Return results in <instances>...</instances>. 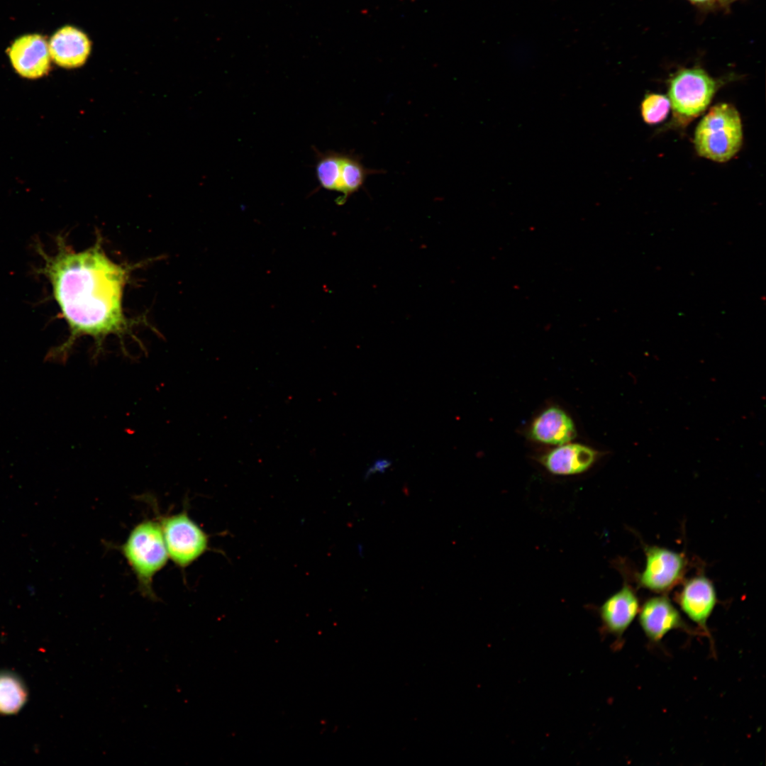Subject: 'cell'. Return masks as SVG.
<instances>
[{"instance_id":"cell-1","label":"cell","mask_w":766,"mask_h":766,"mask_svg":"<svg viewBox=\"0 0 766 766\" xmlns=\"http://www.w3.org/2000/svg\"><path fill=\"white\" fill-rule=\"evenodd\" d=\"M56 245L55 252L50 255L37 245L43 260L38 272L50 281L70 335L48 352L46 360L65 362L75 341L82 336L94 340L96 357L107 336L116 335L122 340L130 331V321L123 306L129 270L107 256L101 238L77 252L60 235Z\"/></svg>"},{"instance_id":"cell-2","label":"cell","mask_w":766,"mask_h":766,"mask_svg":"<svg viewBox=\"0 0 766 766\" xmlns=\"http://www.w3.org/2000/svg\"><path fill=\"white\" fill-rule=\"evenodd\" d=\"M116 548L135 575L141 595L150 601H157L153 579L169 560L157 520L146 518L138 523L126 540Z\"/></svg>"},{"instance_id":"cell-3","label":"cell","mask_w":766,"mask_h":766,"mask_svg":"<svg viewBox=\"0 0 766 766\" xmlns=\"http://www.w3.org/2000/svg\"><path fill=\"white\" fill-rule=\"evenodd\" d=\"M694 141L701 157L718 162L731 159L743 142L742 123L736 109L726 103L711 107L699 123Z\"/></svg>"},{"instance_id":"cell-4","label":"cell","mask_w":766,"mask_h":766,"mask_svg":"<svg viewBox=\"0 0 766 766\" xmlns=\"http://www.w3.org/2000/svg\"><path fill=\"white\" fill-rule=\"evenodd\" d=\"M163 536L169 559L179 568L185 570L207 551L210 535L189 514L188 510L162 514L155 509Z\"/></svg>"},{"instance_id":"cell-5","label":"cell","mask_w":766,"mask_h":766,"mask_svg":"<svg viewBox=\"0 0 766 766\" xmlns=\"http://www.w3.org/2000/svg\"><path fill=\"white\" fill-rule=\"evenodd\" d=\"M716 82L700 67L679 70L670 82L669 100L677 116L693 118L709 104Z\"/></svg>"},{"instance_id":"cell-6","label":"cell","mask_w":766,"mask_h":766,"mask_svg":"<svg viewBox=\"0 0 766 766\" xmlns=\"http://www.w3.org/2000/svg\"><path fill=\"white\" fill-rule=\"evenodd\" d=\"M645 565L636 574L640 588L657 594H667L682 582L687 572V557L665 547L645 545Z\"/></svg>"},{"instance_id":"cell-7","label":"cell","mask_w":766,"mask_h":766,"mask_svg":"<svg viewBox=\"0 0 766 766\" xmlns=\"http://www.w3.org/2000/svg\"><path fill=\"white\" fill-rule=\"evenodd\" d=\"M640 606L635 589L625 580L618 591L595 607L601 622V634L614 637V646L620 647L623 635L638 614Z\"/></svg>"},{"instance_id":"cell-8","label":"cell","mask_w":766,"mask_h":766,"mask_svg":"<svg viewBox=\"0 0 766 766\" xmlns=\"http://www.w3.org/2000/svg\"><path fill=\"white\" fill-rule=\"evenodd\" d=\"M675 600L681 611L711 640L708 621L718 602L713 582L704 574L683 580Z\"/></svg>"},{"instance_id":"cell-9","label":"cell","mask_w":766,"mask_h":766,"mask_svg":"<svg viewBox=\"0 0 766 766\" xmlns=\"http://www.w3.org/2000/svg\"><path fill=\"white\" fill-rule=\"evenodd\" d=\"M638 615L643 632L648 641L653 644L660 643L672 631L694 633L666 594L648 598L640 606Z\"/></svg>"},{"instance_id":"cell-10","label":"cell","mask_w":766,"mask_h":766,"mask_svg":"<svg viewBox=\"0 0 766 766\" xmlns=\"http://www.w3.org/2000/svg\"><path fill=\"white\" fill-rule=\"evenodd\" d=\"M604 455L589 445L571 441L555 446L537 460L552 474L571 476L587 472Z\"/></svg>"},{"instance_id":"cell-11","label":"cell","mask_w":766,"mask_h":766,"mask_svg":"<svg viewBox=\"0 0 766 766\" xmlns=\"http://www.w3.org/2000/svg\"><path fill=\"white\" fill-rule=\"evenodd\" d=\"M16 72L28 79L40 78L50 69L48 43L40 34H28L16 39L7 50Z\"/></svg>"},{"instance_id":"cell-12","label":"cell","mask_w":766,"mask_h":766,"mask_svg":"<svg viewBox=\"0 0 766 766\" xmlns=\"http://www.w3.org/2000/svg\"><path fill=\"white\" fill-rule=\"evenodd\" d=\"M577 431L574 420L565 410L550 406L534 417L528 435L534 442L557 446L572 441Z\"/></svg>"},{"instance_id":"cell-13","label":"cell","mask_w":766,"mask_h":766,"mask_svg":"<svg viewBox=\"0 0 766 766\" xmlns=\"http://www.w3.org/2000/svg\"><path fill=\"white\" fill-rule=\"evenodd\" d=\"M51 59L64 68H76L87 60L91 42L79 29L66 26L57 30L48 43Z\"/></svg>"},{"instance_id":"cell-14","label":"cell","mask_w":766,"mask_h":766,"mask_svg":"<svg viewBox=\"0 0 766 766\" xmlns=\"http://www.w3.org/2000/svg\"><path fill=\"white\" fill-rule=\"evenodd\" d=\"M376 173L380 172L366 168L357 155L343 153L338 191L342 196L338 199V204H343L352 194L358 192L362 188L367 177Z\"/></svg>"},{"instance_id":"cell-15","label":"cell","mask_w":766,"mask_h":766,"mask_svg":"<svg viewBox=\"0 0 766 766\" xmlns=\"http://www.w3.org/2000/svg\"><path fill=\"white\" fill-rule=\"evenodd\" d=\"M27 698L28 691L22 679L11 672L0 671V714H16Z\"/></svg>"},{"instance_id":"cell-16","label":"cell","mask_w":766,"mask_h":766,"mask_svg":"<svg viewBox=\"0 0 766 766\" xmlns=\"http://www.w3.org/2000/svg\"><path fill=\"white\" fill-rule=\"evenodd\" d=\"M342 154L332 151L318 154L316 174L322 188L330 191H338Z\"/></svg>"},{"instance_id":"cell-17","label":"cell","mask_w":766,"mask_h":766,"mask_svg":"<svg viewBox=\"0 0 766 766\" xmlns=\"http://www.w3.org/2000/svg\"><path fill=\"white\" fill-rule=\"evenodd\" d=\"M670 109L667 97L658 94L647 95L641 104L643 120L648 124H655L663 121Z\"/></svg>"},{"instance_id":"cell-18","label":"cell","mask_w":766,"mask_h":766,"mask_svg":"<svg viewBox=\"0 0 766 766\" xmlns=\"http://www.w3.org/2000/svg\"><path fill=\"white\" fill-rule=\"evenodd\" d=\"M392 466V460L384 457L376 459L365 472L364 478L368 479L377 473L385 472Z\"/></svg>"},{"instance_id":"cell-19","label":"cell","mask_w":766,"mask_h":766,"mask_svg":"<svg viewBox=\"0 0 766 766\" xmlns=\"http://www.w3.org/2000/svg\"><path fill=\"white\" fill-rule=\"evenodd\" d=\"M692 5L703 10H709L715 7L717 0H687Z\"/></svg>"},{"instance_id":"cell-20","label":"cell","mask_w":766,"mask_h":766,"mask_svg":"<svg viewBox=\"0 0 766 766\" xmlns=\"http://www.w3.org/2000/svg\"><path fill=\"white\" fill-rule=\"evenodd\" d=\"M736 1L738 0H717V3H718L722 6L726 7Z\"/></svg>"}]
</instances>
